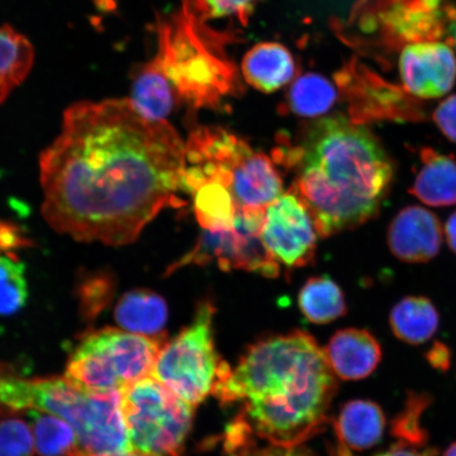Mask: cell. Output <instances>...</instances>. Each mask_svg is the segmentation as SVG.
I'll list each match as a JSON object with an SVG mask.
<instances>
[{
	"mask_svg": "<svg viewBox=\"0 0 456 456\" xmlns=\"http://www.w3.org/2000/svg\"><path fill=\"white\" fill-rule=\"evenodd\" d=\"M39 170L45 220L77 241L133 243L162 210L185 204V142L129 99L68 108Z\"/></svg>",
	"mask_w": 456,
	"mask_h": 456,
	"instance_id": "1",
	"label": "cell"
},
{
	"mask_svg": "<svg viewBox=\"0 0 456 456\" xmlns=\"http://www.w3.org/2000/svg\"><path fill=\"white\" fill-rule=\"evenodd\" d=\"M335 374L310 334L294 330L250 346L214 395L240 404L235 421L250 436L276 446H300L327 421Z\"/></svg>",
	"mask_w": 456,
	"mask_h": 456,
	"instance_id": "2",
	"label": "cell"
},
{
	"mask_svg": "<svg viewBox=\"0 0 456 456\" xmlns=\"http://www.w3.org/2000/svg\"><path fill=\"white\" fill-rule=\"evenodd\" d=\"M273 156L294 174L292 187L323 238L374 219L395 176V165L372 131L341 114L306 124Z\"/></svg>",
	"mask_w": 456,
	"mask_h": 456,
	"instance_id": "3",
	"label": "cell"
},
{
	"mask_svg": "<svg viewBox=\"0 0 456 456\" xmlns=\"http://www.w3.org/2000/svg\"><path fill=\"white\" fill-rule=\"evenodd\" d=\"M0 410L53 414L76 431L84 456L134 452L122 413L121 391H89L67 376L28 379L0 362Z\"/></svg>",
	"mask_w": 456,
	"mask_h": 456,
	"instance_id": "4",
	"label": "cell"
},
{
	"mask_svg": "<svg viewBox=\"0 0 456 456\" xmlns=\"http://www.w3.org/2000/svg\"><path fill=\"white\" fill-rule=\"evenodd\" d=\"M156 55L180 102L191 110H219L242 93L240 72L226 54L225 34L183 13L158 22Z\"/></svg>",
	"mask_w": 456,
	"mask_h": 456,
	"instance_id": "5",
	"label": "cell"
},
{
	"mask_svg": "<svg viewBox=\"0 0 456 456\" xmlns=\"http://www.w3.org/2000/svg\"><path fill=\"white\" fill-rule=\"evenodd\" d=\"M212 182L227 188L240 210H265L283 193L281 175L265 153L224 128L197 127L185 142L183 191Z\"/></svg>",
	"mask_w": 456,
	"mask_h": 456,
	"instance_id": "6",
	"label": "cell"
},
{
	"mask_svg": "<svg viewBox=\"0 0 456 456\" xmlns=\"http://www.w3.org/2000/svg\"><path fill=\"white\" fill-rule=\"evenodd\" d=\"M165 338L106 328L85 335L68 361V379L89 391H122L151 378Z\"/></svg>",
	"mask_w": 456,
	"mask_h": 456,
	"instance_id": "7",
	"label": "cell"
},
{
	"mask_svg": "<svg viewBox=\"0 0 456 456\" xmlns=\"http://www.w3.org/2000/svg\"><path fill=\"white\" fill-rule=\"evenodd\" d=\"M215 314L212 301L200 302L190 326L174 339L165 341L151 374L193 407L214 395L231 369L216 351Z\"/></svg>",
	"mask_w": 456,
	"mask_h": 456,
	"instance_id": "8",
	"label": "cell"
},
{
	"mask_svg": "<svg viewBox=\"0 0 456 456\" xmlns=\"http://www.w3.org/2000/svg\"><path fill=\"white\" fill-rule=\"evenodd\" d=\"M121 393L123 418L134 452L182 456L195 407L151 376Z\"/></svg>",
	"mask_w": 456,
	"mask_h": 456,
	"instance_id": "9",
	"label": "cell"
},
{
	"mask_svg": "<svg viewBox=\"0 0 456 456\" xmlns=\"http://www.w3.org/2000/svg\"><path fill=\"white\" fill-rule=\"evenodd\" d=\"M265 214V210H241L232 227L203 230L195 248L171 265L167 273L190 265H205L215 261L222 271H248L267 278L277 277L279 264L261 237Z\"/></svg>",
	"mask_w": 456,
	"mask_h": 456,
	"instance_id": "10",
	"label": "cell"
},
{
	"mask_svg": "<svg viewBox=\"0 0 456 456\" xmlns=\"http://www.w3.org/2000/svg\"><path fill=\"white\" fill-rule=\"evenodd\" d=\"M319 236L310 209L293 187L267 207L261 237L277 262L288 267L310 265Z\"/></svg>",
	"mask_w": 456,
	"mask_h": 456,
	"instance_id": "11",
	"label": "cell"
},
{
	"mask_svg": "<svg viewBox=\"0 0 456 456\" xmlns=\"http://www.w3.org/2000/svg\"><path fill=\"white\" fill-rule=\"evenodd\" d=\"M378 17L383 36L389 43L415 44L437 41L456 20V9H449L446 0H384Z\"/></svg>",
	"mask_w": 456,
	"mask_h": 456,
	"instance_id": "12",
	"label": "cell"
},
{
	"mask_svg": "<svg viewBox=\"0 0 456 456\" xmlns=\"http://www.w3.org/2000/svg\"><path fill=\"white\" fill-rule=\"evenodd\" d=\"M398 67L404 90L419 99L442 98L456 81L453 50L438 41L404 45Z\"/></svg>",
	"mask_w": 456,
	"mask_h": 456,
	"instance_id": "13",
	"label": "cell"
},
{
	"mask_svg": "<svg viewBox=\"0 0 456 456\" xmlns=\"http://www.w3.org/2000/svg\"><path fill=\"white\" fill-rule=\"evenodd\" d=\"M338 84L349 100L351 119L358 124L376 119L414 118L412 111L404 105L403 94L363 67H346L338 74Z\"/></svg>",
	"mask_w": 456,
	"mask_h": 456,
	"instance_id": "14",
	"label": "cell"
},
{
	"mask_svg": "<svg viewBox=\"0 0 456 456\" xmlns=\"http://www.w3.org/2000/svg\"><path fill=\"white\" fill-rule=\"evenodd\" d=\"M444 230L440 219L424 208H404L391 222L387 244L397 259L424 264L440 253Z\"/></svg>",
	"mask_w": 456,
	"mask_h": 456,
	"instance_id": "15",
	"label": "cell"
},
{
	"mask_svg": "<svg viewBox=\"0 0 456 456\" xmlns=\"http://www.w3.org/2000/svg\"><path fill=\"white\" fill-rule=\"evenodd\" d=\"M323 351L330 370L344 380L368 378L383 356L378 339L368 330L358 329L338 330Z\"/></svg>",
	"mask_w": 456,
	"mask_h": 456,
	"instance_id": "16",
	"label": "cell"
},
{
	"mask_svg": "<svg viewBox=\"0 0 456 456\" xmlns=\"http://www.w3.org/2000/svg\"><path fill=\"white\" fill-rule=\"evenodd\" d=\"M386 419L378 403L357 399L341 409L335 430L338 436V456H352L378 444L384 436Z\"/></svg>",
	"mask_w": 456,
	"mask_h": 456,
	"instance_id": "17",
	"label": "cell"
},
{
	"mask_svg": "<svg viewBox=\"0 0 456 456\" xmlns=\"http://www.w3.org/2000/svg\"><path fill=\"white\" fill-rule=\"evenodd\" d=\"M244 81L264 94H273L292 82L296 64L292 53L278 43H260L244 55L241 64Z\"/></svg>",
	"mask_w": 456,
	"mask_h": 456,
	"instance_id": "18",
	"label": "cell"
},
{
	"mask_svg": "<svg viewBox=\"0 0 456 456\" xmlns=\"http://www.w3.org/2000/svg\"><path fill=\"white\" fill-rule=\"evenodd\" d=\"M421 167L409 192L433 208L456 204V161L431 147L419 151Z\"/></svg>",
	"mask_w": 456,
	"mask_h": 456,
	"instance_id": "19",
	"label": "cell"
},
{
	"mask_svg": "<svg viewBox=\"0 0 456 456\" xmlns=\"http://www.w3.org/2000/svg\"><path fill=\"white\" fill-rule=\"evenodd\" d=\"M142 117L151 121H167L180 101L157 57L135 69L133 94L129 99Z\"/></svg>",
	"mask_w": 456,
	"mask_h": 456,
	"instance_id": "20",
	"label": "cell"
},
{
	"mask_svg": "<svg viewBox=\"0 0 456 456\" xmlns=\"http://www.w3.org/2000/svg\"><path fill=\"white\" fill-rule=\"evenodd\" d=\"M114 318L126 332L162 338L168 319L167 305L152 290L134 289L119 299Z\"/></svg>",
	"mask_w": 456,
	"mask_h": 456,
	"instance_id": "21",
	"label": "cell"
},
{
	"mask_svg": "<svg viewBox=\"0 0 456 456\" xmlns=\"http://www.w3.org/2000/svg\"><path fill=\"white\" fill-rule=\"evenodd\" d=\"M440 326V315L433 302L424 296H409L393 307L390 327L399 340L419 346L430 340Z\"/></svg>",
	"mask_w": 456,
	"mask_h": 456,
	"instance_id": "22",
	"label": "cell"
},
{
	"mask_svg": "<svg viewBox=\"0 0 456 456\" xmlns=\"http://www.w3.org/2000/svg\"><path fill=\"white\" fill-rule=\"evenodd\" d=\"M34 64V49L10 26L0 28V102L25 81Z\"/></svg>",
	"mask_w": 456,
	"mask_h": 456,
	"instance_id": "23",
	"label": "cell"
},
{
	"mask_svg": "<svg viewBox=\"0 0 456 456\" xmlns=\"http://www.w3.org/2000/svg\"><path fill=\"white\" fill-rule=\"evenodd\" d=\"M298 304L307 321L316 324L332 322L346 312L344 293L328 276L310 278L300 290Z\"/></svg>",
	"mask_w": 456,
	"mask_h": 456,
	"instance_id": "24",
	"label": "cell"
},
{
	"mask_svg": "<svg viewBox=\"0 0 456 456\" xmlns=\"http://www.w3.org/2000/svg\"><path fill=\"white\" fill-rule=\"evenodd\" d=\"M34 443L41 456H84L76 431L66 420L37 410H27Z\"/></svg>",
	"mask_w": 456,
	"mask_h": 456,
	"instance_id": "25",
	"label": "cell"
},
{
	"mask_svg": "<svg viewBox=\"0 0 456 456\" xmlns=\"http://www.w3.org/2000/svg\"><path fill=\"white\" fill-rule=\"evenodd\" d=\"M191 195L196 218L203 230H227L235 225L241 210L227 188L212 182L197 187Z\"/></svg>",
	"mask_w": 456,
	"mask_h": 456,
	"instance_id": "26",
	"label": "cell"
},
{
	"mask_svg": "<svg viewBox=\"0 0 456 456\" xmlns=\"http://www.w3.org/2000/svg\"><path fill=\"white\" fill-rule=\"evenodd\" d=\"M338 100V91L326 77L305 74L294 82L288 94L289 110L302 118H318Z\"/></svg>",
	"mask_w": 456,
	"mask_h": 456,
	"instance_id": "27",
	"label": "cell"
},
{
	"mask_svg": "<svg viewBox=\"0 0 456 456\" xmlns=\"http://www.w3.org/2000/svg\"><path fill=\"white\" fill-rule=\"evenodd\" d=\"M260 0H182V13L199 25L222 20L247 27Z\"/></svg>",
	"mask_w": 456,
	"mask_h": 456,
	"instance_id": "28",
	"label": "cell"
},
{
	"mask_svg": "<svg viewBox=\"0 0 456 456\" xmlns=\"http://www.w3.org/2000/svg\"><path fill=\"white\" fill-rule=\"evenodd\" d=\"M432 397L427 393L410 392L406 403L392 420L391 432L398 443L415 448L429 446V435L421 423L423 414L430 406Z\"/></svg>",
	"mask_w": 456,
	"mask_h": 456,
	"instance_id": "29",
	"label": "cell"
},
{
	"mask_svg": "<svg viewBox=\"0 0 456 456\" xmlns=\"http://www.w3.org/2000/svg\"><path fill=\"white\" fill-rule=\"evenodd\" d=\"M28 299L26 265L14 252L0 250V316L24 307Z\"/></svg>",
	"mask_w": 456,
	"mask_h": 456,
	"instance_id": "30",
	"label": "cell"
},
{
	"mask_svg": "<svg viewBox=\"0 0 456 456\" xmlns=\"http://www.w3.org/2000/svg\"><path fill=\"white\" fill-rule=\"evenodd\" d=\"M0 456H33L32 428L20 418L19 412L0 411Z\"/></svg>",
	"mask_w": 456,
	"mask_h": 456,
	"instance_id": "31",
	"label": "cell"
},
{
	"mask_svg": "<svg viewBox=\"0 0 456 456\" xmlns=\"http://www.w3.org/2000/svg\"><path fill=\"white\" fill-rule=\"evenodd\" d=\"M227 456H313L307 450L300 446H269L259 447L254 437L245 433L227 430L225 436Z\"/></svg>",
	"mask_w": 456,
	"mask_h": 456,
	"instance_id": "32",
	"label": "cell"
},
{
	"mask_svg": "<svg viewBox=\"0 0 456 456\" xmlns=\"http://www.w3.org/2000/svg\"><path fill=\"white\" fill-rule=\"evenodd\" d=\"M110 278L94 277L83 285L82 309L86 319L93 321L104 309L111 295Z\"/></svg>",
	"mask_w": 456,
	"mask_h": 456,
	"instance_id": "33",
	"label": "cell"
},
{
	"mask_svg": "<svg viewBox=\"0 0 456 456\" xmlns=\"http://www.w3.org/2000/svg\"><path fill=\"white\" fill-rule=\"evenodd\" d=\"M433 121L449 141L456 142V94L444 100L433 112Z\"/></svg>",
	"mask_w": 456,
	"mask_h": 456,
	"instance_id": "34",
	"label": "cell"
},
{
	"mask_svg": "<svg viewBox=\"0 0 456 456\" xmlns=\"http://www.w3.org/2000/svg\"><path fill=\"white\" fill-rule=\"evenodd\" d=\"M28 239L22 235L19 227L0 221V250L14 252L15 249L27 247Z\"/></svg>",
	"mask_w": 456,
	"mask_h": 456,
	"instance_id": "35",
	"label": "cell"
},
{
	"mask_svg": "<svg viewBox=\"0 0 456 456\" xmlns=\"http://www.w3.org/2000/svg\"><path fill=\"white\" fill-rule=\"evenodd\" d=\"M428 362L436 370H447L452 364V352L446 345L440 341L435 342L429 350L426 353Z\"/></svg>",
	"mask_w": 456,
	"mask_h": 456,
	"instance_id": "36",
	"label": "cell"
},
{
	"mask_svg": "<svg viewBox=\"0 0 456 456\" xmlns=\"http://www.w3.org/2000/svg\"><path fill=\"white\" fill-rule=\"evenodd\" d=\"M437 452L436 448H415L409 446V444L403 443H396L387 452L379 454L378 456H436Z\"/></svg>",
	"mask_w": 456,
	"mask_h": 456,
	"instance_id": "37",
	"label": "cell"
},
{
	"mask_svg": "<svg viewBox=\"0 0 456 456\" xmlns=\"http://www.w3.org/2000/svg\"><path fill=\"white\" fill-rule=\"evenodd\" d=\"M449 248L456 254V212L449 216L444 228Z\"/></svg>",
	"mask_w": 456,
	"mask_h": 456,
	"instance_id": "38",
	"label": "cell"
},
{
	"mask_svg": "<svg viewBox=\"0 0 456 456\" xmlns=\"http://www.w3.org/2000/svg\"><path fill=\"white\" fill-rule=\"evenodd\" d=\"M448 33L450 39H452L454 47L456 49V20L452 22V25L449 26Z\"/></svg>",
	"mask_w": 456,
	"mask_h": 456,
	"instance_id": "39",
	"label": "cell"
},
{
	"mask_svg": "<svg viewBox=\"0 0 456 456\" xmlns=\"http://www.w3.org/2000/svg\"><path fill=\"white\" fill-rule=\"evenodd\" d=\"M442 456H456V442L450 444Z\"/></svg>",
	"mask_w": 456,
	"mask_h": 456,
	"instance_id": "40",
	"label": "cell"
},
{
	"mask_svg": "<svg viewBox=\"0 0 456 456\" xmlns=\"http://www.w3.org/2000/svg\"><path fill=\"white\" fill-rule=\"evenodd\" d=\"M102 456H144L136 452L124 453V454H112V455H102Z\"/></svg>",
	"mask_w": 456,
	"mask_h": 456,
	"instance_id": "41",
	"label": "cell"
},
{
	"mask_svg": "<svg viewBox=\"0 0 456 456\" xmlns=\"http://www.w3.org/2000/svg\"><path fill=\"white\" fill-rule=\"evenodd\" d=\"M362 3H364V2H369V0H362Z\"/></svg>",
	"mask_w": 456,
	"mask_h": 456,
	"instance_id": "42",
	"label": "cell"
}]
</instances>
